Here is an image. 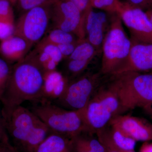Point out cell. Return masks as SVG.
Listing matches in <instances>:
<instances>
[{
    "mask_svg": "<svg viewBox=\"0 0 152 152\" xmlns=\"http://www.w3.org/2000/svg\"><path fill=\"white\" fill-rule=\"evenodd\" d=\"M47 72L30 53L15 64L1 101L3 115L26 101L33 103L44 99Z\"/></svg>",
    "mask_w": 152,
    "mask_h": 152,
    "instance_id": "cell-1",
    "label": "cell"
},
{
    "mask_svg": "<svg viewBox=\"0 0 152 152\" xmlns=\"http://www.w3.org/2000/svg\"><path fill=\"white\" fill-rule=\"evenodd\" d=\"M7 132L20 152H35L52 133L30 109L18 106L3 115Z\"/></svg>",
    "mask_w": 152,
    "mask_h": 152,
    "instance_id": "cell-2",
    "label": "cell"
},
{
    "mask_svg": "<svg viewBox=\"0 0 152 152\" xmlns=\"http://www.w3.org/2000/svg\"><path fill=\"white\" fill-rule=\"evenodd\" d=\"M32 104L30 110L53 133L70 139L83 133H91L86 120V107L78 110H71L57 105L46 99Z\"/></svg>",
    "mask_w": 152,
    "mask_h": 152,
    "instance_id": "cell-3",
    "label": "cell"
},
{
    "mask_svg": "<svg viewBox=\"0 0 152 152\" xmlns=\"http://www.w3.org/2000/svg\"><path fill=\"white\" fill-rule=\"evenodd\" d=\"M109 86L119 99L124 112L152 107V73L127 72L112 75Z\"/></svg>",
    "mask_w": 152,
    "mask_h": 152,
    "instance_id": "cell-4",
    "label": "cell"
},
{
    "mask_svg": "<svg viewBox=\"0 0 152 152\" xmlns=\"http://www.w3.org/2000/svg\"><path fill=\"white\" fill-rule=\"evenodd\" d=\"M113 17L102 45L101 72L104 75L113 74L127 58L133 44L125 32L119 15L115 13Z\"/></svg>",
    "mask_w": 152,
    "mask_h": 152,
    "instance_id": "cell-5",
    "label": "cell"
},
{
    "mask_svg": "<svg viewBox=\"0 0 152 152\" xmlns=\"http://www.w3.org/2000/svg\"><path fill=\"white\" fill-rule=\"evenodd\" d=\"M123 112L118 97L110 86L98 87L86 108V120L90 132L95 134Z\"/></svg>",
    "mask_w": 152,
    "mask_h": 152,
    "instance_id": "cell-6",
    "label": "cell"
},
{
    "mask_svg": "<svg viewBox=\"0 0 152 152\" xmlns=\"http://www.w3.org/2000/svg\"><path fill=\"white\" fill-rule=\"evenodd\" d=\"M100 83L99 74L87 73L69 81L65 88L52 102L67 110L86 107Z\"/></svg>",
    "mask_w": 152,
    "mask_h": 152,
    "instance_id": "cell-7",
    "label": "cell"
},
{
    "mask_svg": "<svg viewBox=\"0 0 152 152\" xmlns=\"http://www.w3.org/2000/svg\"><path fill=\"white\" fill-rule=\"evenodd\" d=\"M50 7H37L21 15L15 22L14 35L21 37L32 45L38 43L43 38L50 21Z\"/></svg>",
    "mask_w": 152,
    "mask_h": 152,
    "instance_id": "cell-8",
    "label": "cell"
},
{
    "mask_svg": "<svg viewBox=\"0 0 152 152\" xmlns=\"http://www.w3.org/2000/svg\"><path fill=\"white\" fill-rule=\"evenodd\" d=\"M50 16L53 28L73 34L80 39H86L84 20L70 0H58L50 7Z\"/></svg>",
    "mask_w": 152,
    "mask_h": 152,
    "instance_id": "cell-9",
    "label": "cell"
},
{
    "mask_svg": "<svg viewBox=\"0 0 152 152\" xmlns=\"http://www.w3.org/2000/svg\"><path fill=\"white\" fill-rule=\"evenodd\" d=\"M129 29L133 42L152 44V24L145 12L122 2L118 13Z\"/></svg>",
    "mask_w": 152,
    "mask_h": 152,
    "instance_id": "cell-10",
    "label": "cell"
},
{
    "mask_svg": "<svg viewBox=\"0 0 152 152\" xmlns=\"http://www.w3.org/2000/svg\"><path fill=\"white\" fill-rule=\"evenodd\" d=\"M132 42V46L127 58L111 75L127 72H141L152 71V44Z\"/></svg>",
    "mask_w": 152,
    "mask_h": 152,
    "instance_id": "cell-11",
    "label": "cell"
},
{
    "mask_svg": "<svg viewBox=\"0 0 152 152\" xmlns=\"http://www.w3.org/2000/svg\"><path fill=\"white\" fill-rule=\"evenodd\" d=\"M109 123L119 128L136 141L152 140V124L144 119L119 115L114 117Z\"/></svg>",
    "mask_w": 152,
    "mask_h": 152,
    "instance_id": "cell-12",
    "label": "cell"
},
{
    "mask_svg": "<svg viewBox=\"0 0 152 152\" xmlns=\"http://www.w3.org/2000/svg\"><path fill=\"white\" fill-rule=\"evenodd\" d=\"M98 139L107 149L127 152L134 151L136 141L118 127L109 123L96 133Z\"/></svg>",
    "mask_w": 152,
    "mask_h": 152,
    "instance_id": "cell-13",
    "label": "cell"
},
{
    "mask_svg": "<svg viewBox=\"0 0 152 152\" xmlns=\"http://www.w3.org/2000/svg\"><path fill=\"white\" fill-rule=\"evenodd\" d=\"M86 39L92 44L98 52L102 50L107 26V15L103 12H95L91 7L85 14Z\"/></svg>",
    "mask_w": 152,
    "mask_h": 152,
    "instance_id": "cell-14",
    "label": "cell"
},
{
    "mask_svg": "<svg viewBox=\"0 0 152 152\" xmlns=\"http://www.w3.org/2000/svg\"><path fill=\"white\" fill-rule=\"evenodd\" d=\"M32 46L23 38L13 35L1 41L0 55L9 64H15L24 58Z\"/></svg>",
    "mask_w": 152,
    "mask_h": 152,
    "instance_id": "cell-15",
    "label": "cell"
},
{
    "mask_svg": "<svg viewBox=\"0 0 152 152\" xmlns=\"http://www.w3.org/2000/svg\"><path fill=\"white\" fill-rule=\"evenodd\" d=\"M69 80L59 71L47 72L45 77L44 99L52 101L57 98L65 88Z\"/></svg>",
    "mask_w": 152,
    "mask_h": 152,
    "instance_id": "cell-16",
    "label": "cell"
},
{
    "mask_svg": "<svg viewBox=\"0 0 152 152\" xmlns=\"http://www.w3.org/2000/svg\"><path fill=\"white\" fill-rule=\"evenodd\" d=\"M72 139L52 133L39 145L35 152H72Z\"/></svg>",
    "mask_w": 152,
    "mask_h": 152,
    "instance_id": "cell-17",
    "label": "cell"
},
{
    "mask_svg": "<svg viewBox=\"0 0 152 152\" xmlns=\"http://www.w3.org/2000/svg\"><path fill=\"white\" fill-rule=\"evenodd\" d=\"M93 134L88 132L82 133L72 139L73 144L88 152H107L105 147Z\"/></svg>",
    "mask_w": 152,
    "mask_h": 152,
    "instance_id": "cell-18",
    "label": "cell"
},
{
    "mask_svg": "<svg viewBox=\"0 0 152 152\" xmlns=\"http://www.w3.org/2000/svg\"><path fill=\"white\" fill-rule=\"evenodd\" d=\"M97 53L95 47L86 39H80L72 53L66 59L91 61Z\"/></svg>",
    "mask_w": 152,
    "mask_h": 152,
    "instance_id": "cell-19",
    "label": "cell"
},
{
    "mask_svg": "<svg viewBox=\"0 0 152 152\" xmlns=\"http://www.w3.org/2000/svg\"><path fill=\"white\" fill-rule=\"evenodd\" d=\"M61 72L69 81L83 74L91 62L90 61L66 59Z\"/></svg>",
    "mask_w": 152,
    "mask_h": 152,
    "instance_id": "cell-20",
    "label": "cell"
},
{
    "mask_svg": "<svg viewBox=\"0 0 152 152\" xmlns=\"http://www.w3.org/2000/svg\"><path fill=\"white\" fill-rule=\"evenodd\" d=\"M78 39L79 38L73 34L59 29L53 28L42 40L59 45L74 42Z\"/></svg>",
    "mask_w": 152,
    "mask_h": 152,
    "instance_id": "cell-21",
    "label": "cell"
},
{
    "mask_svg": "<svg viewBox=\"0 0 152 152\" xmlns=\"http://www.w3.org/2000/svg\"><path fill=\"white\" fill-rule=\"evenodd\" d=\"M93 8L100 9L110 13L118 14L122 5L120 0H90Z\"/></svg>",
    "mask_w": 152,
    "mask_h": 152,
    "instance_id": "cell-22",
    "label": "cell"
},
{
    "mask_svg": "<svg viewBox=\"0 0 152 152\" xmlns=\"http://www.w3.org/2000/svg\"><path fill=\"white\" fill-rule=\"evenodd\" d=\"M58 0H16L14 5L20 15L31 9L39 7L51 6Z\"/></svg>",
    "mask_w": 152,
    "mask_h": 152,
    "instance_id": "cell-23",
    "label": "cell"
},
{
    "mask_svg": "<svg viewBox=\"0 0 152 152\" xmlns=\"http://www.w3.org/2000/svg\"><path fill=\"white\" fill-rule=\"evenodd\" d=\"M37 44L36 48L45 52L48 55L58 64L64 59L61 53L56 45L45 42L42 40Z\"/></svg>",
    "mask_w": 152,
    "mask_h": 152,
    "instance_id": "cell-24",
    "label": "cell"
},
{
    "mask_svg": "<svg viewBox=\"0 0 152 152\" xmlns=\"http://www.w3.org/2000/svg\"><path fill=\"white\" fill-rule=\"evenodd\" d=\"M12 68L10 64L0 57V102L7 86Z\"/></svg>",
    "mask_w": 152,
    "mask_h": 152,
    "instance_id": "cell-25",
    "label": "cell"
},
{
    "mask_svg": "<svg viewBox=\"0 0 152 152\" xmlns=\"http://www.w3.org/2000/svg\"><path fill=\"white\" fill-rule=\"evenodd\" d=\"M12 6L10 0H0V22L15 24Z\"/></svg>",
    "mask_w": 152,
    "mask_h": 152,
    "instance_id": "cell-26",
    "label": "cell"
},
{
    "mask_svg": "<svg viewBox=\"0 0 152 152\" xmlns=\"http://www.w3.org/2000/svg\"><path fill=\"white\" fill-rule=\"evenodd\" d=\"M15 24L0 22V41L6 39L13 35Z\"/></svg>",
    "mask_w": 152,
    "mask_h": 152,
    "instance_id": "cell-27",
    "label": "cell"
},
{
    "mask_svg": "<svg viewBox=\"0 0 152 152\" xmlns=\"http://www.w3.org/2000/svg\"><path fill=\"white\" fill-rule=\"evenodd\" d=\"M125 2L145 12L152 10V0H126Z\"/></svg>",
    "mask_w": 152,
    "mask_h": 152,
    "instance_id": "cell-28",
    "label": "cell"
},
{
    "mask_svg": "<svg viewBox=\"0 0 152 152\" xmlns=\"http://www.w3.org/2000/svg\"><path fill=\"white\" fill-rule=\"evenodd\" d=\"M80 39L76 42L71 43L63 44V45H59L58 46L59 49L62 55L64 60L67 58L68 57L70 56L73 52L75 50L76 46L78 44Z\"/></svg>",
    "mask_w": 152,
    "mask_h": 152,
    "instance_id": "cell-29",
    "label": "cell"
},
{
    "mask_svg": "<svg viewBox=\"0 0 152 152\" xmlns=\"http://www.w3.org/2000/svg\"><path fill=\"white\" fill-rule=\"evenodd\" d=\"M76 7L79 9L81 13L82 16L85 20L84 16L86 13L87 11L91 7H92L91 5L90 0H70Z\"/></svg>",
    "mask_w": 152,
    "mask_h": 152,
    "instance_id": "cell-30",
    "label": "cell"
},
{
    "mask_svg": "<svg viewBox=\"0 0 152 152\" xmlns=\"http://www.w3.org/2000/svg\"><path fill=\"white\" fill-rule=\"evenodd\" d=\"M9 140L10 138L6 129L2 113V107L0 105V142Z\"/></svg>",
    "mask_w": 152,
    "mask_h": 152,
    "instance_id": "cell-31",
    "label": "cell"
},
{
    "mask_svg": "<svg viewBox=\"0 0 152 152\" xmlns=\"http://www.w3.org/2000/svg\"><path fill=\"white\" fill-rule=\"evenodd\" d=\"M0 152H20L10 140L0 142Z\"/></svg>",
    "mask_w": 152,
    "mask_h": 152,
    "instance_id": "cell-32",
    "label": "cell"
},
{
    "mask_svg": "<svg viewBox=\"0 0 152 152\" xmlns=\"http://www.w3.org/2000/svg\"><path fill=\"white\" fill-rule=\"evenodd\" d=\"M140 152H152V143L148 142L144 143L141 147Z\"/></svg>",
    "mask_w": 152,
    "mask_h": 152,
    "instance_id": "cell-33",
    "label": "cell"
},
{
    "mask_svg": "<svg viewBox=\"0 0 152 152\" xmlns=\"http://www.w3.org/2000/svg\"><path fill=\"white\" fill-rule=\"evenodd\" d=\"M73 143V142H72ZM72 152H88L80 148V147L75 145L73 144V151Z\"/></svg>",
    "mask_w": 152,
    "mask_h": 152,
    "instance_id": "cell-34",
    "label": "cell"
},
{
    "mask_svg": "<svg viewBox=\"0 0 152 152\" xmlns=\"http://www.w3.org/2000/svg\"><path fill=\"white\" fill-rule=\"evenodd\" d=\"M147 16L152 24V10H150L147 11L145 12Z\"/></svg>",
    "mask_w": 152,
    "mask_h": 152,
    "instance_id": "cell-35",
    "label": "cell"
},
{
    "mask_svg": "<svg viewBox=\"0 0 152 152\" xmlns=\"http://www.w3.org/2000/svg\"><path fill=\"white\" fill-rule=\"evenodd\" d=\"M145 111L147 113L150 115V116L151 117V118L152 119V107L148 109V110H147Z\"/></svg>",
    "mask_w": 152,
    "mask_h": 152,
    "instance_id": "cell-36",
    "label": "cell"
},
{
    "mask_svg": "<svg viewBox=\"0 0 152 152\" xmlns=\"http://www.w3.org/2000/svg\"><path fill=\"white\" fill-rule=\"evenodd\" d=\"M107 149V152H135L134 151H130L127 152L119 151H114V150Z\"/></svg>",
    "mask_w": 152,
    "mask_h": 152,
    "instance_id": "cell-37",
    "label": "cell"
},
{
    "mask_svg": "<svg viewBox=\"0 0 152 152\" xmlns=\"http://www.w3.org/2000/svg\"><path fill=\"white\" fill-rule=\"evenodd\" d=\"M10 1L13 4V5H14V4H15V3L16 1V0H10Z\"/></svg>",
    "mask_w": 152,
    "mask_h": 152,
    "instance_id": "cell-38",
    "label": "cell"
},
{
    "mask_svg": "<svg viewBox=\"0 0 152 152\" xmlns=\"http://www.w3.org/2000/svg\"><path fill=\"white\" fill-rule=\"evenodd\" d=\"M151 73H152V71H151Z\"/></svg>",
    "mask_w": 152,
    "mask_h": 152,
    "instance_id": "cell-39",
    "label": "cell"
}]
</instances>
